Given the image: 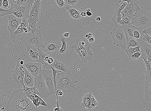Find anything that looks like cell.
<instances>
[{
    "label": "cell",
    "instance_id": "cell-1",
    "mask_svg": "<svg viewBox=\"0 0 151 111\" xmlns=\"http://www.w3.org/2000/svg\"><path fill=\"white\" fill-rule=\"evenodd\" d=\"M35 107L22 89H19L12 93L6 109L7 111H32Z\"/></svg>",
    "mask_w": 151,
    "mask_h": 111
},
{
    "label": "cell",
    "instance_id": "cell-2",
    "mask_svg": "<svg viewBox=\"0 0 151 111\" xmlns=\"http://www.w3.org/2000/svg\"><path fill=\"white\" fill-rule=\"evenodd\" d=\"M57 90L60 89L64 92L73 94L77 90L76 84L78 81L75 79L71 71L67 68V72H58L56 76Z\"/></svg>",
    "mask_w": 151,
    "mask_h": 111
},
{
    "label": "cell",
    "instance_id": "cell-3",
    "mask_svg": "<svg viewBox=\"0 0 151 111\" xmlns=\"http://www.w3.org/2000/svg\"><path fill=\"white\" fill-rule=\"evenodd\" d=\"M21 41L27 47V50L34 48H44L45 47L42 41V34L40 31L37 29L26 34Z\"/></svg>",
    "mask_w": 151,
    "mask_h": 111
},
{
    "label": "cell",
    "instance_id": "cell-4",
    "mask_svg": "<svg viewBox=\"0 0 151 111\" xmlns=\"http://www.w3.org/2000/svg\"><path fill=\"white\" fill-rule=\"evenodd\" d=\"M131 24L145 30L151 26V12H147L138 8Z\"/></svg>",
    "mask_w": 151,
    "mask_h": 111
},
{
    "label": "cell",
    "instance_id": "cell-5",
    "mask_svg": "<svg viewBox=\"0 0 151 111\" xmlns=\"http://www.w3.org/2000/svg\"><path fill=\"white\" fill-rule=\"evenodd\" d=\"M110 34L114 41V44L121 47L126 51L127 49L126 37L122 27L116 25Z\"/></svg>",
    "mask_w": 151,
    "mask_h": 111
},
{
    "label": "cell",
    "instance_id": "cell-6",
    "mask_svg": "<svg viewBox=\"0 0 151 111\" xmlns=\"http://www.w3.org/2000/svg\"><path fill=\"white\" fill-rule=\"evenodd\" d=\"M71 48L74 49L76 53L78 54V56L81 61L84 63L87 62L92 60L94 58V54L91 50V45L89 43L86 46L80 47L73 44Z\"/></svg>",
    "mask_w": 151,
    "mask_h": 111
},
{
    "label": "cell",
    "instance_id": "cell-7",
    "mask_svg": "<svg viewBox=\"0 0 151 111\" xmlns=\"http://www.w3.org/2000/svg\"><path fill=\"white\" fill-rule=\"evenodd\" d=\"M41 1L37 0L35 2L29 12L28 22L29 27L32 30L37 29V23L39 21V14L41 11Z\"/></svg>",
    "mask_w": 151,
    "mask_h": 111
},
{
    "label": "cell",
    "instance_id": "cell-8",
    "mask_svg": "<svg viewBox=\"0 0 151 111\" xmlns=\"http://www.w3.org/2000/svg\"><path fill=\"white\" fill-rule=\"evenodd\" d=\"M34 86L38 91V96L42 99L45 98L50 96L42 73L39 74L37 76L34 77Z\"/></svg>",
    "mask_w": 151,
    "mask_h": 111
},
{
    "label": "cell",
    "instance_id": "cell-9",
    "mask_svg": "<svg viewBox=\"0 0 151 111\" xmlns=\"http://www.w3.org/2000/svg\"><path fill=\"white\" fill-rule=\"evenodd\" d=\"M25 69V65H21L17 61L15 70L12 71V75L14 82L21 89L25 86L24 80Z\"/></svg>",
    "mask_w": 151,
    "mask_h": 111
},
{
    "label": "cell",
    "instance_id": "cell-10",
    "mask_svg": "<svg viewBox=\"0 0 151 111\" xmlns=\"http://www.w3.org/2000/svg\"><path fill=\"white\" fill-rule=\"evenodd\" d=\"M45 82L48 87L49 92L51 95L56 93V90L54 84L53 73L52 69L46 70L42 69L41 72Z\"/></svg>",
    "mask_w": 151,
    "mask_h": 111
},
{
    "label": "cell",
    "instance_id": "cell-11",
    "mask_svg": "<svg viewBox=\"0 0 151 111\" xmlns=\"http://www.w3.org/2000/svg\"><path fill=\"white\" fill-rule=\"evenodd\" d=\"M140 46L142 58L146 59L147 63H151V45L142 40L140 42Z\"/></svg>",
    "mask_w": 151,
    "mask_h": 111
},
{
    "label": "cell",
    "instance_id": "cell-12",
    "mask_svg": "<svg viewBox=\"0 0 151 111\" xmlns=\"http://www.w3.org/2000/svg\"><path fill=\"white\" fill-rule=\"evenodd\" d=\"M25 65L26 69L33 76L37 77L41 73L42 70V66L37 62L25 63Z\"/></svg>",
    "mask_w": 151,
    "mask_h": 111
},
{
    "label": "cell",
    "instance_id": "cell-13",
    "mask_svg": "<svg viewBox=\"0 0 151 111\" xmlns=\"http://www.w3.org/2000/svg\"><path fill=\"white\" fill-rule=\"evenodd\" d=\"M8 20V30L11 34H12L17 30L19 25L21 24L22 19L16 18L11 14L9 15Z\"/></svg>",
    "mask_w": 151,
    "mask_h": 111
},
{
    "label": "cell",
    "instance_id": "cell-14",
    "mask_svg": "<svg viewBox=\"0 0 151 111\" xmlns=\"http://www.w3.org/2000/svg\"><path fill=\"white\" fill-rule=\"evenodd\" d=\"M33 4H31L27 5H18L15 4H13L9 11L11 12L15 11H19L22 13L25 18H28L29 12Z\"/></svg>",
    "mask_w": 151,
    "mask_h": 111
},
{
    "label": "cell",
    "instance_id": "cell-15",
    "mask_svg": "<svg viewBox=\"0 0 151 111\" xmlns=\"http://www.w3.org/2000/svg\"><path fill=\"white\" fill-rule=\"evenodd\" d=\"M139 7V5L129 3L121 11V13L122 14V16H127L133 20L137 9Z\"/></svg>",
    "mask_w": 151,
    "mask_h": 111
},
{
    "label": "cell",
    "instance_id": "cell-16",
    "mask_svg": "<svg viewBox=\"0 0 151 111\" xmlns=\"http://www.w3.org/2000/svg\"><path fill=\"white\" fill-rule=\"evenodd\" d=\"M27 34L25 32L24 29L21 27V24L13 33L11 34V38L14 43L17 44H21V40Z\"/></svg>",
    "mask_w": 151,
    "mask_h": 111
},
{
    "label": "cell",
    "instance_id": "cell-17",
    "mask_svg": "<svg viewBox=\"0 0 151 111\" xmlns=\"http://www.w3.org/2000/svg\"><path fill=\"white\" fill-rule=\"evenodd\" d=\"M50 57V55L43 53L40 49L39 59L38 63L41 65L42 69L48 70L51 69L52 65L49 64L47 63L48 58Z\"/></svg>",
    "mask_w": 151,
    "mask_h": 111
},
{
    "label": "cell",
    "instance_id": "cell-18",
    "mask_svg": "<svg viewBox=\"0 0 151 111\" xmlns=\"http://www.w3.org/2000/svg\"><path fill=\"white\" fill-rule=\"evenodd\" d=\"M121 11L119 8V4L117 0L115 1V9L113 17L111 18V20L116 25L119 24L122 27L125 25L123 22L121 20L122 14L121 13Z\"/></svg>",
    "mask_w": 151,
    "mask_h": 111
},
{
    "label": "cell",
    "instance_id": "cell-19",
    "mask_svg": "<svg viewBox=\"0 0 151 111\" xmlns=\"http://www.w3.org/2000/svg\"><path fill=\"white\" fill-rule=\"evenodd\" d=\"M44 48L46 53L50 54L56 53L59 50V46L56 42L49 41L45 45Z\"/></svg>",
    "mask_w": 151,
    "mask_h": 111
},
{
    "label": "cell",
    "instance_id": "cell-20",
    "mask_svg": "<svg viewBox=\"0 0 151 111\" xmlns=\"http://www.w3.org/2000/svg\"><path fill=\"white\" fill-rule=\"evenodd\" d=\"M92 96L91 92L85 95L83 98V102L80 104L81 108H87V110L92 111V109L90 106V100Z\"/></svg>",
    "mask_w": 151,
    "mask_h": 111
},
{
    "label": "cell",
    "instance_id": "cell-21",
    "mask_svg": "<svg viewBox=\"0 0 151 111\" xmlns=\"http://www.w3.org/2000/svg\"><path fill=\"white\" fill-rule=\"evenodd\" d=\"M70 39L69 37L65 38L63 37V35L61 36L59 41L62 42V46L57 52V54H63L66 52L68 47Z\"/></svg>",
    "mask_w": 151,
    "mask_h": 111
},
{
    "label": "cell",
    "instance_id": "cell-22",
    "mask_svg": "<svg viewBox=\"0 0 151 111\" xmlns=\"http://www.w3.org/2000/svg\"><path fill=\"white\" fill-rule=\"evenodd\" d=\"M24 83L25 87H32L34 86V77L29 73L27 69L24 80Z\"/></svg>",
    "mask_w": 151,
    "mask_h": 111
},
{
    "label": "cell",
    "instance_id": "cell-23",
    "mask_svg": "<svg viewBox=\"0 0 151 111\" xmlns=\"http://www.w3.org/2000/svg\"><path fill=\"white\" fill-rule=\"evenodd\" d=\"M52 67L57 70L64 72H67V67L63 62L60 60H55L54 63L52 65Z\"/></svg>",
    "mask_w": 151,
    "mask_h": 111
},
{
    "label": "cell",
    "instance_id": "cell-24",
    "mask_svg": "<svg viewBox=\"0 0 151 111\" xmlns=\"http://www.w3.org/2000/svg\"><path fill=\"white\" fill-rule=\"evenodd\" d=\"M122 27L126 38H133V31L135 27L131 24L129 25H124Z\"/></svg>",
    "mask_w": 151,
    "mask_h": 111
},
{
    "label": "cell",
    "instance_id": "cell-25",
    "mask_svg": "<svg viewBox=\"0 0 151 111\" xmlns=\"http://www.w3.org/2000/svg\"><path fill=\"white\" fill-rule=\"evenodd\" d=\"M36 48L29 49L27 50L28 52L29 56L32 59L38 63L39 59V49Z\"/></svg>",
    "mask_w": 151,
    "mask_h": 111
},
{
    "label": "cell",
    "instance_id": "cell-26",
    "mask_svg": "<svg viewBox=\"0 0 151 111\" xmlns=\"http://www.w3.org/2000/svg\"><path fill=\"white\" fill-rule=\"evenodd\" d=\"M143 30L139 27H135L133 34V38L139 42L142 41L145 34H143Z\"/></svg>",
    "mask_w": 151,
    "mask_h": 111
},
{
    "label": "cell",
    "instance_id": "cell-27",
    "mask_svg": "<svg viewBox=\"0 0 151 111\" xmlns=\"http://www.w3.org/2000/svg\"><path fill=\"white\" fill-rule=\"evenodd\" d=\"M145 84V100L146 102H151V83Z\"/></svg>",
    "mask_w": 151,
    "mask_h": 111
},
{
    "label": "cell",
    "instance_id": "cell-28",
    "mask_svg": "<svg viewBox=\"0 0 151 111\" xmlns=\"http://www.w3.org/2000/svg\"><path fill=\"white\" fill-rule=\"evenodd\" d=\"M127 48L130 47H135L140 45V42L133 38H126V40Z\"/></svg>",
    "mask_w": 151,
    "mask_h": 111
},
{
    "label": "cell",
    "instance_id": "cell-29",
    "mask_svg": "<svg viewBox=\"0 0 151 111\" xmlns=\"http://www.w3.org/2000/svg\"><path fill=\"white\" fill-rule=\"evenodd\" d=\"M22 89L26 94H36L38 95V92L37 89L34 86L30 87L24 86Z\"/></svg>",
    "mask_w": 151,
    "mask_h": 111
},
{
    "label": "cell",
    "instance_id": "cell-30",
    "mask_svg": "<svg viewBox=\"0 0 151 111\" xmlns=\"http://www.w3.org/2000/svg\"><path fill=\"white\" fill-rule=\"evenodd\" d=\"M128 55V56L129 58L131 55L137 52L140 51V45L136 47H130L127 48V50L125 51Z\"/></svg>",
    "mask_w": 151,
    "mask_h": 111
},
{
    "label": "cell",
    "instance_id": "cell-31",
    "mask_svg": "<svg viewBox=\"0 0 151 111\" xmlns=\"http://www.w3.org/2000/svg\"><path fill=\"white\" fill-rule=\"evenodd\" d=\"M66 8L67 11V14H74L76 13L80 12L79 10L75 6L67 5L66 6Z\"/></svg>",
    "mask_w": 151,
    "mask_h": 111
},
{
    "label": "cell",
    "instance_id": "cell-32",
    "mask_svg": "<svg viewBox=\"0 0 151 111\" xmlns=\"http://www.w3.org/2000/svg\"><path fill=\"white\" fill-rule=\"evenodd\" d=\"M81 12H78L72 14H67V17L75 21L80 20L82 18L80 16Z\"/></svg>",
    "mask_w": 151,
    "mask_h": 111
},
{
    "label": "cell",
    "instance_id": "cell-33",
    "mask_svg": "<svg viewBox=\"0 0 151 111\" xmlns=\"http://www.w3.org/2000/svg\"><path fill=\"white\" fill-rule=\"evenodd\" d=\"M146 75V79L144 83L147 84L151 83V70L146 69L144 71Z\"/></svg>",
    "mask_w": 151,
    "mask_h": 111
},
{
    "label": "cell",
    "instance_id": "cell-34",
    "mask_svg": "<svg viewBox=\"0 0 151 111\" xmlns=\"http://www.w3.org/2000/svg\"><path fill=\"white\" fill-rule=\"evenodd\" d=\"M35 101L38 102L40 104V105L43 106L48 109H50L51 107L50 105L46 103L43 99L38 96L36 98Z\"/></svg>",
    "mask_w": 151,
    "mask_h": 111
},
{
    "label": "cell",
    "instance_id": "cell-35",
    "mask_svg": "<svg viewBox=\"0 0 151 111\" xmlns=\"http://www.w3.org/2000/svg\"><path fill=\"white\" fill-rule=\"evenodd\" d=\"M11 6L10 0H3L2 6L3 9L9 11Z\"/></svg>",
    "mask_w": 151,
    "mask_h": 111
},
{
    "label": "cell",
    "instance_id": "cell-36",
    "mask_svg": "<svg viewBox=\"0 0 151 111\" xmlns=\"http://www.w3.org/2000/svg\"><path fill=\"white\" fill-rule=\"evenodd\" d=\"M51 69L52 71V73H53V76L54 78V84L55 87V89L56 90V92L57 91L56 89V76L58 72H61V71H59L57 70H55L53 67H51Z\"/></svg>",
    "mask_w": 151,
    "mask_h": 111
},
{
    "label": "cell",
    "instance_id": "cell-37",
    "mask_svg": "<svg viewBox=\"0 0 151 111\" xmlns=\"http://www.w3.org/2000/svg\"><path fill=\"white\" fill-rule=\"evenodd\" d=\"M142 54L141 51L137 52L131 56L129 58L130 59L135 60L139 59L142 57Z\"/></svg>",
    "mask_w": 151,
    "mask_h": 111
},
{
    "label": "cell",
    "instance_id": "cell-38",
    "mask_svg": "<svg viewBox=\"0 0 151 111\" xmlns=\"http://www.w3.org/2000/svg\"><path fill=\"white\" fill-rule=\"evenodd\" d=\"M121 20H122L125 25H129L131 24L132 19L127 17V16H122Z\"/></svg>",
    "mask_w": 151,
    "mask_h": 111
},
{
    "label": "cell",
    "instance_id": "cell-39",
    "mask_svg": "<svg viewBox=\"0 0 151 111\" xmlns=\"http://www.w3.org/2000/svg\"><path fill=\"white\" fill-rule=\"evenodd\" d=\"M65 4L71 6H75L79 2V0H64Z\"/></svg>",
    "mask_w": 151,
    "mask_h": 111
},
{
    "label": "cell",
    "instance_id": "cell-40",
    "mask_svg": "<svg viewBox=\"0 0 151 111\" xmlns=\"http://www.w3.org/2000/svg\"><path fill=\"white\" fill-rule=\"evenodd\" d=\"M98 105V103L97 100L94 96H93L90 100V106L92 109L93 110Z\"/></svg>",
    "mask_w": 151,
    "mask_h": 111
},
{
    "label": "cell",
    "instance_id": "cell-41",
    "mask_svg": "<svg viewBox=\"0 0 151 111\" xmlns=\"http://www.w3.org/2000/svg\"><path fill=\"white\" fill-rule=\"evenodd\" d=\"M11 13L13 15L18 19L22 20L23 18H25L24 15L22 13L20 12L15 11Z\"/></svg>",
    "mask_w": 151,
    "mask_h": 111
},
{
    "label": "cell",
    "instance_id": "cell-42",
    "mask_svg": "<svg viewBox=\"0 0 151 111\" xmlns=\"http://www.w3.org/2000/svg\"><path fill=\"white\" fill-rule=\"evenodd\" d=\"M117 1L119 4L123 2H127L128 4L130 3H133L139 5L138 2L137 0H117Z\"/></svg>",
    "mask_w": 151,
    "mask_h": 111
},
{
    "label": "cell",
    "instance_id": "cell-43",
    "mask_svg": "<svg viewBox=\"0 0 151 111\" xmlns=\"http://www.w3.org/2000/svg\"><path fill=\"white\" fill-rule=\"evenodd\" d=\"M142 40L151 45V37L147 34H145Z\"/></svg>",
    "mask_w": 151,
    "mask_h": 111
},
{
    "label": "cell",
    "instance_id": "cell-44",
    "mask_svg": "<svg viewBox=\"0 0 151 111\" xmlns=\"http://www.w3.org/2000/svg\"><path fill=\"white\" fill-rule=\"evenodd\" d=\"M56 3L59 7L62 8L64 7L65 5V3L64 0H55Z\"/></svg>",
    "mask_w": 151,
    "mask_h": 111
},
{
    "label": "cell",
    "instance_id": "cell-45",
    "mask_svg": "<svg viewBox=\"0 0 151 111\" xmlns=\"http://www.w3.org/2000/svg\"><path fill=\"white\" fill-rule=\"evenodd\" d=\"M0 13L5 15H11L12 13L8 10H6L0 7Z\"/></svg>",
    "mask_w": 151,
    "mask_h": 111
},
{
    "label": "cell",
    "instance_id": "cell-46",
    "mask_svg": "<svg viewBox=\"0 0 151 111\" xmlns=\"http://www.w3.org/2000/svg\"><path fill=\"white\" fill-rule=\"evenodd\" d=\"M144 34H147L151 37V26L143 31Z\"/></svg>",
    "mask_w": 151,
    "mask_h": 111
},
{
    "label": "cell",
    "instance_id": "cell-47",
    "mask_svg": "<svg viewBox=\"0 0 151 111\" xmlns=\"http://www.w3.org/2000/svg\"><path fill=\"white\" fill-rule=\"evenodd\" d=\"M93 34L91 32L88 33L87 32H85L83 34V37L87 39L88 37L90 36H93Z\"/></svg>",
    "mask_w": 151,
    "mask_h": 111
},
{
    "label": "cell",
    "instance_id": "cell-48",
    "mask_svg": "<svg viewBox=\"0 0 151 111\" xmlns=\"http://www.w3.org/2000/svg\"><path fill=\"white\" fill-rule=\"evenodd\" d=\"M56 94L57 96V98H58V96H62L63 95V93L62 91L60 89H57L56 92Z\"/></svg>",
    "mask_w": 151,
    "mask_h": 111
},
{
    "label": "cell",
    "instance_id": "cell-49",
    "mask_svg": "<svg viewBox=\"0 0 151 111\" xmlns=\"http://www.w3.org/2000/svg\"><path fill=\"white\" fill-rule=\"evenodd\" d=\"M54 60L53 58L50 57L48 58L47 63L51 65L52 66V64L54 63Z\"/></svg>",
    "mask_w": 151,
    "mask_h": 111
},
{
    "label": "cell",
    "instance_id": "cell-50",
    "mask_svg": "<svg viewBox=\"0 0 151 111\" xmlns=\"http://www.w3.org/2000/svg\"><path fill=\"white\" fill-rule=\"evenodd\" d=\"M144 63H145L146 69H149L151 70V63H147L145 60H143Z\"/></svg>",
    "mask_w": 151,
    "mask_h": 111
},
{
    "label": "cell",
    "instance_id": "cell-51",
    "mask_svg": "<svg viewBox=\"0 0 151 111\" xmlns=\"http://www.w3.org/2000/svg\"><path fill=\"white\" fill-rule=\"evenodd\" d=\"M87 39L88 41L90 43H92L95 41V38L93 36H90Z\"/></svg>",
    "mask_w": 151,
    "mask_h": 111
},
{
    "label": "cell",
    "instance_id": "cell-52",
    "mask_svg": "<svg viewBox=\"0 0 151 111\" xmlns=\"http://www.w3.org/2000/svg\"><path fill=\"white\" fill-rule=\"evenodd\" d=\"M32 103H33L35 107V109L37 110V107L39 106H40V104L39 103L37 102V101L35 100H32Z\"/></svg>",
    "mask_w": 151,
    "mask_h": 111
},
{
    "label": "cell",
    "instance_id": "cell-53",
    "mask_svg": "<svg viewBox=\"0 0 151 111\" xmlns=\"http://www.w3.org/2000/svg\"><path fill=\"white\" fill-rule=\"evenodd\" d=\"M63 37L65 38H67L69 37L70 36V34L69 32H65V33L62 35Z\"/></svg>",
    "mask_w": 151,
    "mask_h": 111
},
{
    "label": "cell",
    "instance_id": "cell-54",
    "mask_svg": "<svg viewBox=\"0 0 151 111\" xmlns=\"http://www.w3.org/2000/svg\"><path fill=\"white\" fill-rule=\"evenodd\" d=\"M80 16L82 17H86L87 16L86 12L85 11L81 12L80 13Z\"/></svg>",
    "mask_w": 151,
    "mask_h": 111
},
{
    "label": "cell",
    "instance_id": "cell-55",
    "mask_svg": "<svg viewBox=\"0 0 151 111\" xmlns=\"http://www.w3.org/2000/svg\"><path fill=\"white\" fill-rule=\"evenodd\" d=\"M86 15L88 16H89V17H90V16L92 15V13L90 12H86Z\"/></svg>",
    "mask_w": 151,
    "mask_h": 111
},
{
    "label": "cell",
    "instance_id": "cell-56",
    "mask_svg": "<svg viewBox=\"0 0 151 111\" xmlns=\"http://www.w3.org/2000/svg\"><path fill=\"white\" fill-rule=\"evenodd\" d=\"M96 21L97 22H100L101 20V18L100 17H97L96 18Z\"/></svg>",
    "mask_w": 151,
    "mask_h": 111
},
{
    "label": "cell",
    "instance_id": "cell-57",
    "mask_svg": "<svg viewBox=\"0 0 151 111\" xmlns=\"http://www.w3.org/2000/svg\"><path fill=\"white\" fill-rule=\"evenodd\" d=\"M3 0H0V7L2 8V2Z\"/></svg>",
    "mask_w": 151,
    "mask_h": 111
},
{
    "label": "cell",
    "instance_id": "cell-58",
    "mask_svg": "<svg viewBox=\"0 0 151 111\" xmlns=\"http://www.w3.org/2000/svg\"><path fill=\"white\" fill-rule=\"evenodd\" d=\"M5 15L1 13H0V18L3 17V16H4Z\"/></svg>",
    "mask_w": 151,
    "mask_h": 111
},
{
    "label": "cell",
    "instance_id": "cell-59",
    "mask_svg": "<svg viewBox=\"0 0 151 111\" xmlns=\"http://www.w3.org/2000/svg\"><path fill=\"white\" fill-rule=\"evenodd\" d=\"M91 11L90 8H87L86 9V12H90Z\"/></svg>",
    "mask_w": 151,
    "mask_h": 111
},
{
    "label": "cell",
    "instance_id": "cell-60",
    "mask_svg": "<svg viewBox=\"0 0 151 111\" xmlns=\"http://www.w3.org/2000/svg\"><path fill=\"white\" fill-rule=\"evenodd\" d=\"M37 1V0H34V1H35V2L36 1Z\"/></svg>",
    "mask_w": 151,
    "mask_h": 111
},
{
    "label": "cell",
    "instance_id": "cell-61",
    "mask_svg": "<svg viewBox=\"0 0 151 111\" xmlns=\"http://www.w3.org/2000/svg\"><path fill=\"white\" fill-rule=\"evenodd\" d=\"M51 111H52V110Z\"/></svg>",
    "mask_w": 151,
    "mask_h": 111
}]
</instances>
